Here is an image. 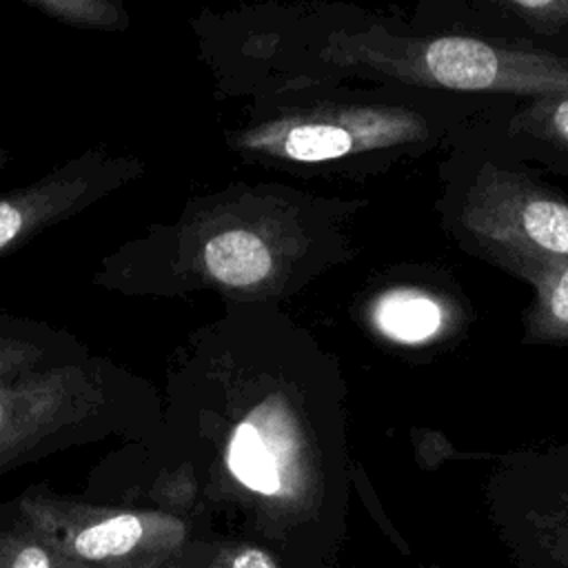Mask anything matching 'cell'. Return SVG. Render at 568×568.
Masks as SVG:
<instances>
[{"instance_id": "6da1fadb", "label": "cell", "mask_w": 568, "mask_h": 568, "mask_svg": "<svg viewBox=\"0 0 568 568\" xmlns=\"http://www.w3.org/2000/svg\"><path fill=\"white\" fill-rule=\"evenodd\" d=\"M435 213L457 251L528 288L568 264V195L470 124L437 164Z\"/></svg>"}, {"instance_id": "7a4b0ae2", "label": "cell", "mask_w": 568, "mask_h": 568, "mask_svg": "<svg viewBox=\"0 0 568 568\" xmlns=\"http://www.w3.org/2000/svg\"><path fill=\"white\" fill-rule=\"evenodd\" d=\"M362 67L386 84L464 98L568 95V58L466 33L419 31L393 18L357 38Z\"/></svg>"}, {"instance_id": "3957f363", "label": "cell", "mask_w": 568, "mask_h": 568, "mask_svg": "<svg viewBox=\"0 0 568 568\" xmlns=\"http://www.w3.org/2000/svg\"><path fill=\"white\" fill-rule=\"evenodd\" d=\"M481 504L510 566L568 568V430L493 455Z\"/></svg>"}, {"instance_id": "277c9868", "label": "cell", "mask_w": 568, "mask_h": 568, "mask_svg": "<svg viewBox=\"0 0 568 568\" xmlns=\"http://www.w3.org/2000/svg\"><path fill=\"white\" fill-rule=\"evenodd\" d=\"M24 517L75 568H164L193 539L182 519L160 513L33 504Z\"/></svg>"}, {"instance_id": "5b68a950", "label": "cell", "mask_w": 568, "mask_h": 568, "mask_svg": "<svg viewBox=\"0 0 568 568\" xmlns=\"http://www.w3.org/2000/svg\"><path fill=\"white\" fill-rule=\"evenodd\" d=\"M406 24L568 58V0H419Z\"/></svg>"}, {"instance_id": "8992f818", "label": "cell", "mask_w": 568, "mask_h": 568, "mask_svg": "<svg viewBox=\"0 0 568 568\" xmlns=\"http://www.w3.org/2000/svg\"><path fill=\"white\" fill-rule=\"evenodd\" d=\"M470 126L504 153L568 178V95L495 98Z\"/></svg>"}, {"instance_id": "52a82bcc", "label": "cell", "mask_w": 568, "mask_h": 568, "mask_svg": "<svg viewBox=\"0 0 568 568\" xmlns=\"http://www.w3.org/2000/svg\"><path fill=\"white\" fill-rule=\"evenodd\" d=\"M377 328L393 342L424 346L439 342L459 326L457 313L444 297L424 286H399L386 291L373 311Z\"/></svg>"}, {"instance_id": "ba28073f", "label": "cell", "mask_w": 568, "mask_h": 568, "mask_svg": "<svg viewBox=\"0 0 568 568\" xmlns=\"http://www.w3.org/2000/svg\"><path fill=\"white\" fill-rule=\"evenodd\" d=\"M519 342L526 346H568V264L548 271L530 286Z\"/></svg>"}, {"instance_id": "9c48e42d", "label": "cell", "mask_w": 568, "mask_h": 568, "mask_svg": "<svg viewBox=\"0 0 568 568\" xmlns=\"http://www.w3.org/2000/svg\"><path fill=\"white\" fill-rule=\"evenodd\" d=\"M204 262L215 280L231 286L257 284L271 271L266 244L248 231H226L211 237L204 246Z\"/></svg>"}, {"instance_id": "30bf717a", "label": "cell", "mask_w": 568, "mask_h": 568, "mask_svg": "<svg viewBox=\"0 0 568 568\" xmlns=\"http://www.w3.org/2000/svg\"><path fill=\"white\" fill-rule=\"evenodd\" d=\"M164 568H286L266 548L242 539H191Z\"/></svg>"}, {"instance_id": "8fae6325", "label": "cell", "mask_w": 568, "mask_h": 568, "mask_svg": "<svg viewBox=\"0 0 568 568\" xmlns=\"http://www.w3.org/2000/svg\"><path fill=\"white\" fill-rule=\"evenodd\" d=\"M231 473L251 490L275 495L280 490V475L271 450L253 424H240L229 446Z\"/></svg>"}, {"instance_id": "7c38bea8", "label": "cell", "mask_w": 568, "mask_h": 568, "mask_svg": "<svg viewBox=\"0 0 568 568\" xmlns=\"http://www.w3.org/2000/svg\"><path fill=\"white\" fill-rule=\"evenodd\" d=\"M0 568H75L29 521L0 528Z\"/></svg>"}, {"instance_id": "4fadbf2b", "label": "cell", "mask_w": 568, "mask_h": 568, "mask_svg": "<svg viewBox=\"0 0 568 568\" xmlns=\"http://www.w3.org/2000/svg\"><path fill=\"white\" fill-rule=\"evenodd\" d=\"M413 450H415L417 466L422 470H435L450 459H493L495 455V453H462L453 446V442L444 433L430 430V428L413 430Z\"/></svg>"}, {"instance_id": "5bb4252c", "label": "cell", "mask_w": 568, "mask_h": 568, "mask_svg": "<svg viewBox=\"0 0 568 568\" xmlns=\"http://www.w3.org/2000/svg\"><path fill=\"white\" fill-rule=\"evenodd\" d=\"M22 226V215L7 202H0V248L9 244Z\"/></svg>"}, {"instance_id": "9a60e30c", "label": "cell", "mask_w": 568, "mask_h": 568, "mask_svg": "<svg viewBox=\"0 0 568 568\" xmlns=\"http://www.w3.org/2000/svg\"><path fill=\"white\" fill-rule=\"evenodd\" d=\"M415 568H459V566H442V564H419Z\"/></svg>"}, {"instance_id": "2e32d148", "label": "cell", "mask_w": 568, "mask_h": 568, "mask_svg": "<svg viewBox=\"0 0 568 568\" xmlns=\"http://www.w3.org/2000/svg\"><path fill=\"white\" fill-rule=\"evenodd\" d=\"M0 424H2V406H0Z\"/></svg>"}]
</instances>
